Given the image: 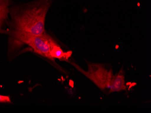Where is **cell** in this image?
Masks as SVG:
<instances>
[{
  "instance_id": "52a82bcc",
  "label": "cell",
  "mask_w": 151,
  "mask_h": 113,
  "mask_svg": "<svg viewBox=\"0 0 151 113\" xmlns=\"http://www.w3.org/2000/svg\"><path fill=\"white\" fill-rule=\"evenodd\" d=\"M0 103H11V98L8 96L0 95Z\"/></svg>"
},
{
  "instance_id": "277c9868",
  "label": "cell",
  "mask_w": 151,
  "mask_h": 113,
  "mask_svg": "<svg viewBox=\"0 0 151 113\" xmlns=\"http://www.w3.org/2000/svg\"><path fill=\"white\" fill-rule=\"evenodd\" d=\"M16 0H0V34H7L10 21V10Z\"/></svg>"
},
{
  "instance_id": "6da1fadb",
  "label": "cell",
  "mask_w": 151,
  "mask_h": 113,
  "mask_svg": "<svg viewBox=\"0 0 151 113\" xmlns=\"http://www.w3.org/2000/svg\"><path fill=\"white\" fill-rule=\"evenodd\" d=\"M54 1L34 0L12 6L8 33L22 32L33 35L45 33L47 14Z\"/></svg>"
},
{
  "instance_id": "5b68a950",
  "label": "cell",
  "mask_w": 151,
  "mask_h": 113,
  "mask_svg": "<svg viewBox=\"0 0 151 113\" xmlns=\"http://www.w3.org/2000/svg\"><path fill=\"white\" fill-rule=\"evenodd\" d=\"M109 93L126 91L125 78L123 69H121L117 75H114L109 87Z\"/></svg>"
},
{
  "instance_id": "8992f818",
  "label": "cell",
  "mask_w": 151,
  "mask_h": 113,
  "mask_svg": "<svg viewBox=\"0 0 151 113\" xmlns=\"http://www.w3.org/2000/svg\"><path fill=\"white\" fill-rule=\"evenodd\" d=\"M71 55V52H64L58 44L54 46L51 52L52 58L54 60V59H58L61 60H67Z\"/></svg>"
},
{
  "instance_id": "7a4b0ae2",
  "label": "cell",
  "mask_w": 151,
  "mask_h": 113,
  "mask_svg": "<svg viewBox=\"0 0 151 113\" xmlns=\"http://www.w3.org/2000/svg\"><path fill=\"white\" fill-rule=\"evenodd\" d=\"M7 43V57L12 60L24 45H28L38 54L54 61L51 52L58 45L46 33L41 35H33L22 32H9Z\"/></svg>"
},
{
  "instance_id": "3957f363",
  "label": "cell",
  "mask_w": 151,
  "mask_h": 113,
  "mask_svg": "<svg viewBox=\"0 0 151 113\" xmlns=\"http://www.w3.org/2000/svg\"><path fill=\"white\" fill-rule=\"evenodd\" d=\"M72 65L82 74L93 82L101 90L109 88L114 77L112 71L108 70L102 64L87 63L88 70H83L78 65L72 63Z\"/></svg>"
}]
</instances>
